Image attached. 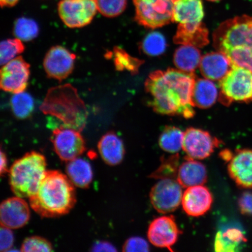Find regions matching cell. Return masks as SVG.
Wrapping results in <instances>:
<instances>
[{
    "label": "cell",
    "mask_w": 252,
    "mask_h": 252,
    "mask_svg": "<svg viewBox=\"0 0 252 252\" xmlns=\"http://www.w3.org/2000/svg\"><path fill=\"white\" fill-rule=\"evenodd\" d=\"M218 97V89L212 80L206 78L196 79L192 94L194 107L210 108L216 103Z\"/></svg>",
    "instance_id": "23"
},
{
    "label": "cell",
    "mask_w": 252,
    "mask_h": 252,
    "mask_svg": "<svg viewBox=\"0 0 252 252\" xmlns=\"http://www.w3.org/2000/svg\"><path fill=\"white\" fill-rule=\"evenodd\" d=\"M44 114L55 116L65 127L83 130L86 126L88 112L76 88L70 84L50 88L42 105Z\"/></svg>",
    "instance_id": "3"
},
{
    "label": "cell",
    "mask_w": 252,
    "mask_h": 252,
    "mask_svg": "<svg viewBox=\"0 0 252 252\" xmlns=\"http://www.w3.org/2000/svg\"><path fill=\"white\" fill-rule=\"evenodd\" d=\"M213 197L209 189L203 185L188 188L183 194V209L189 216L198 217L210 210Z\"/></svg>",
    "instance_id": "16"
},
{
    "label": "cell",
    "mask_w": 252,
    "mask_h": 252,
    "mask_svg": "<svg viewBox=\"0 0 252 252\" xmlns=\"http://www.w3.org/2000/svg\"><path fill=\"white\" fill-rule=\"evenodd\" d=\"M176 180L182 187L185 188L203 185L207 181L206 166L202 163L187 157L179 167Z\"/></svg>",
    "instance_id": "20"
},
{
    "label": "cell",
    "mask_w": 252,
    "mask_h": 252,
    "mask_svg": "<svg viewBox=\"0 0 252 252\" xmlns=\"http://www.w3.org/2000/svg\"><path fill=\"white\" fill-rule=\"evenodd\" d=\"M213 45L223 53L232 50L252 53V17L238 16L223 22L214 31Z\"/></svg>",
    "instance_id": "5"
},
{
    "label": "cell",
    "mask_w": 252,
    "mask_h": 252,
    "mask_svg": "<svg viewBox=\"0 0 252 252\" xmlns=\"http://www.w3.org/2000/svg\"><path fill=\"white\" fill-rule=\"evenodd\" d=\"M234 64L225 53L217 51L205 55L199 65L204 78L213 81H220L228 73Z\"/></svg>",
    "instance_id": "18"
},
{
    "label": "cell",
    "mask_w": 252,
    "mask_h": 252,
    "mask_svg": "<svg viewBox=\"0 0 252 252\" xmlns=\"http://www.w3.org/2000/svg\"><path fill=\"white\" fill-rule=\"evenodd\" d=\"M165 37L158 32L148 34L141 44V48L145 54L150 56H158L166 49Z\"/></svg>",
    "instance_id": "30"
},
{
    "label": "cell",
    "mask_w": 252,
    "mask_h": 252,
    "mask_svg": "<svg viewBox=\"0 0 252 252\" xmlns=\"http://www.w3.org/2000/svg\"><path fill=\"white\" fill-rule=\"evenodd\" d=\"M179 156L178 154H175L168 157H163L161 158V163L152 174L150 176L151 178L155 179H173L177 178L179 169Z\"/></svg>",
    "instance_id": "29"
},
{
    "label": "cell",
    "mask_w": 252,
    "mask_h": 252,
    "mask_svg": "<svg viewBox=\"0 0 252 252\" xmlns=\"http://www.w3.org/2000/svg\"><path fill=\"white\" fill-rule=\"evenodd\" d=\"M114 63L118 70H127L131 74H136L144 62L129 55L125 50L116 47L114 49Z\"/></svg>",
    "instance_id": "32"
},
{
    "label": "cell",
    "mask_w": 252,
    "mask_h": 252,
    "mask_svg": "<svg viewBox=\"0 0 252 252\" xmlns=\"http://www.w3.org/2000/svg\"><path fill=\"white\" fill-rule=\"evenodd\" d=\"M97 147L100 156L108 165H117L124 158V144L121 138L113 132L103 135Z\"/></svg>",
    "instance_id": "22"
},
{
    "label": "cell",
    "mask_w": 252,
    "mask_h": 252,
    "mask_svg": "<svg viewBox=\"0 0 252 252\" xmlns=\"http://www.w3.org/2000/svg\"><path fill=\"white\" fill-rule=\"evenodd\" d=\"M45 157L32 151L14 162L9 172V185L18 197L32 196L38 190L46 172Z\"/></svg>",
    "instance_id": "4"
},
{
    "label": "cell",
    "mask_w": 252,
    "mask_h": 252,
    "mask_svg": "<svg viewBox=\"0 0 252 252\" xmlns=\"http://www.w3.org/2000/svg\"><path fill=\"white\" fill-rule=\"evenodd\" d=\"M123 250L127 252H149L150 246L144 239L135 236L126 241Z\"/></svg>",
    "instance_id": "36"
},
{
    "label": "cell",
    "mask_w": 252,
    "mask_h": 252,
    "mask_svg": "<svg viewBox=\"0 0 252 252\" xmlns=\"http://www.w3.org/2000/svg\"><path fill=\"white\" fill-rule=\"evenodd\" d=\"M11 104L14 115L21 119L29 117L34 108L33 97L25 91L14 94L12 97Z\"/></svg>",
    "instance_id": "28"
},
{
    "label": "cell",
    "mask_w": 252,
    "mask_h": 252,
    "mask_svg": "<svg viewBox=\"0 0 252 252\" xmlns=\"http://www.w3.org/2000/svg\"><path fill=\"white\" fill-rule=\"evenodd\" d=\"M201 57L200 50L190 45H182L173 56V63L178 70L187 73H194L199 67Z\"/></svg>",
    "instance_id": "24"
},
{
    "label": "cell",
    "mask_w": 252,
    "mask_h": 252,
    "mask_svg": "<svg viewBox=\"0 0 252 252\" xmlns=\"http://www.w3.org/2000/svg\"><path fill=\"white\" fill-rule=\"evenodd\" d=\"M135 20L148 28L162 27L172 22L175 0H133Z\"/></svg>",
    "instance_id": "7"
},
{
    "label": "cell",
    "mask_w": 252,
    "mask_h": 252,
    "mask_svg": "<svg viewBox=\"0 0 252 252\" xmlns=\"http://www.w3.org/2000/svg\"><path fill=\"white\" fill-rule=\"evenodd\" d=\"M96 1L100 14L106 17L114 18L124 12L127 0H96Z\"/></svg>",
    "instance_id": "34"
},
{
    "label": "cell",
    "mask_w": 252,
    "mask_h": 252,
    "mask_svg": "<svg viewBox=\"0 0 252 252\" xmlns=\"http://www.w3.org/2000/svg\"><path fill=\"white\" fill-rule=\"evenodd\" d=\"M73 183L58 171H46L36 193L30 197V206L45 218L67 214L76 203Z\"/></svg>",
    "instance_id": "2"
},
{
    "label": "cell",
    "mask_w": 252,
    "mask_h": 252,
    "mask_svg": "<svg viewBox=\"0 0 252 252\" xmlns=\"http://www.w3.org/2000/svg\"><path fill=\"white\" fill-rule=\"evenodd\" d=\"M220 154L222 159L227 160V161H229V160L232 158L233 156L232 154L228 150L223 151Z\"/></svg>",
    "instance_id": "42"
},
{
    "label": "cell",
    "mask_w": 252,
    "mask_h": 252,
    "mask_svg": "<svg viewBox=\"0 0 252 252\" xmlns=\"http://www.w3.org/2000/svg\"><path fill=\"white\" fill-rule=\"evenodd\" d=\"M204 16L201 0H175L172 14L173 23L198 25L202 23Z\"/></svg>",
    "instance_id": "19"
},
{
    "label": "cell",
    "mask_w": 252,
    "mask_h": 252,
    "mask_svg": "<svg viewBox=\"0 0 252 252\" xmlns=\"http://www.w3.org/2000/svg\"><path fill=\"white\" fill-rule=\"evenodd\" d=\"M1 175L4 174L7 171V158L5 154L1 151Z\"/></svg>",
    "instance_id": "40"
},
{
    "label": "cell",
    "mask_w": 252,
    "mask_h": 252,
    "mask_svg": "<svg viewBox=\"0 0 252 252\" xmlns=\"http://www.w3.org/2000/svg\"><path fill=\"white\" fill-rule=\"evenodd\" d=\"M97 10L96 0H61L58 12L66 26L83 28L93 20Z\"/></svg>",
    "instance_id": "8"
},
{
    "label": "cell",
    "mask_w": 252,
    "mask_h": 252,
    "mask_svg": "<svg viewBox=\"0 0 252 252\" xmlns=\"http://www.w3.org/2000/svg\"><path fill=\"white\" fill-rule=\"evenodd\" d=\"M23 198L15 197L2 201L0 207L1 224L10 229L23 227L29 221V206Z\"/></svg>",
    "instance_id": "15"
},
{
    "label": "cell",
    "mask_w": 252,
    "mask_h": 252,
    "mask_svg": "<svg viewBox=\"0 0 252 252\" xmlns=\"http://www.w3.org/2000/svg\"><path fill=\"white\" fill-rule=\"evenodd\" d=\"M93 252H116V249L110 242L106 241H98L93 245Z\"/></svg>",
    "instance_id": "39"
},
{
    "label": "cell",
    "mask_w": 252,
    "mask_h": 252,
    "mask_svg": "<svg viewBox=\"0 0 252 252\" xmlns=\"http://www.w3.org/2000/svg\"><path fill=\"white\" fill-rule=\"evenodd\" d=\"M0 238V250L2 252L9 251L14 242L13 233L10 228L1 225Z\"/></svg>",
    "instance_id": "37"
},
{
    "label": "cell",
    "mask_w": 252,
    "mask_h": 252,
    "mask_svg": "<svg viewBox=\"0 0 252 252\" xmlns=\"http://www.w3.org/2000/svg\"><path fill=\"white\" fill-rule=\"evenodd\" d=\"M240 212L244 215L252 216V193L246 191L239 198Z\"/></svg>",
    "instance_id": "38"
},
{
    "label": "cell",
    "mask_w": 252,
    "mask_h": 252,
    "mask_svg": "<svg viewBox=\"0 0 252 252\" xmlns=\"http://www.w3.org/2000/svg\"><path fill=\"white\" fill-rule=\"evenodd\" d=\"M219 101L229 106L234 102H252V71L234 65L220 81Z\"/></svg>",
    "instance_id": "6"
},
{
    "label": "cell",
    "mask_w": 252,
    "mask_h": 252,
    "mask_svg": "<svg viewBox=\"0 0 252 252\" xmlns=\"http://www.w3.org/2000/svg\"><path fill=\"white\" fill-rule=\"evenodd\" d=\"M208 1H220V0H208Z\"/></svg>",
    "instance_id": "43"
},
{
    "label": "cell",
    "mask_w": 252,
    "mask_h": 252,
    "mask_svg": "<svg viewBox=\"0 0 252 252\" xmlns=\"http://www.w3.org/2000/svg\"><path fill=\"white\" fill-rule=\"evenodd\" d=\"M220 142L209 132L201 129L188 128L184 132L182 149L187 157L194 159H204L209 157Z\"/></svg>",
    "instance_id": "11"
},
{
    "label": "cell",
    "mask_w": 252,
    "mask_h": 252,
    "mask_svg": "<svg viewBox=\"0 0 252 252\" xmlns=\"http://www.w3.org/2000/svg\"><path fill=\"white\" fill-rule=\"evenodd\" d=\"M182 186L177 180L165 179L159 180L151 189V203L158 212L167 214L174 212L182 201Z\"/></svg>",
    "instance_id": "9"
},
{
    "label": "cell",
    "mask_w": 252,
    "mask_h": 252,
    "mask_svg": "<svg viewBox=\"0 0 252 252\" xmlns=\"http://www.w3.org/2000/svg\"><path fill=\"white\" fill-rule=\"evenodd\" d=\"M181 233L174 217L162 216L154 219L150 223L147 236L151 243L155 247L172 251V247L177 242Z\"/></svg>",
    "instance_id": "13"
},
{
    "label": "cell",
    "mask_w": 252,
    "mask_h": 252,
    "mask_svg": "<svg viewBox=\"0 0 252 252\" xmlns=\"http://www.w3.org/2000/svg\"><path fill=\"white\" fill-rule=\"evenodd\" d=\"M245 241L243 233L237 228H229L224 231H220L216 236L214 250L220 252L238 251Z\"/></svg>",
    "instance_id": "26"
},
{
    "label": "cell",
    "mask_w": 252,
    "mask_h": 252,
    "mask_svg": "<svg viewBox=\"0 0 252 252\" xmlns=\"http://www.w3.org/2000/svg\"><path fill=\"white\" fill-rule=\"evenodd\" d=\"M21 251L25 252H49L53 251V247L47 239L38 236H33L25 239Z\"/></svg>",
    "instance_id": "35"
},
{
    "label": "cell",
    "mask_w": 252,
    "mask_h": 252,
    "mask_svg": "<svg viewBox=\"0 0 252 252\" xmlns=\"http://www.w3.org/2000/svg\"><path fill=\"white\" fill-rule=\"evenodd\" d=\"M30 65L22 57H17L1 69V88L5 92L13 94L25 91L30 75Z\"/></svg>",
    "instance_id": "12"
},
{
    "label": "cell",
    "mask_w": 252,
    "mask_h": 252,
    "mask_svg": "<svg viewBox=\"0 0 252 252\" xmlns=\"http://www.w3.org/2000/svg\"><path fill=\"white\" fill-rule=\"evenodd\" d=\"M19 0H0V4L2 7H11L18 2Z\"/></svg>",
    "instance_id": "41"
},
{
    "label": "cell",
    "mask_w": 252,
    "mask_h": 252,
    "mask_svg": "<svg viewBox=\"0 0 252 252\" xmlns=\"http://www.w3.org/2000/svg\"><path fill=\"white\" fill-rule=\"evenodd\" d=\"M38 25L32 19L20 18L15 21L14 32L17 38L28 42L36 38L39 34Z\"/></svg>",
    "instance_id": "31"
},
{
    "label": "cell",
    "mask_w": 252,
    "mask_h": 252,
    "mask_svg": "<svg viewBox=\"0 0 252 252\" xmlns=\"http://www.w3.org/2000/svg\"><path fill=\"white\" fill-rule=\"evenodd\" d=\"M173 42L182 45L203 47L209 43V31L204 24H179Z\"/></svg>",
    "instance_id": "21"
},
{
    "label": "cell",
    "mask_w": 252,
    "mask_h": 252,
    "mask_svg": "<svg viewBox=\"0 0 252 252\" xmlns=\"http://www.w3.org/2000/svg\"><path fill=\"white\" fill-rule=\"evenodd\" d=\"M230 177L239 187L252 189V150L236 151L229 160Z\"/></svg>",
    "instance_id": "17"
},
{
    "label": "cell",
    "mask_w": 252,
    "mask_h": 252,
    "mask_svg": "<svg viewBox=\"0 0 252 252\" xmlns=\"http://www.w3.org/2000/svg\"><path fill=\"white\" fill-rule=\"evenodd\" d=\"M76 58L73 53L62 46L52 47L44 59L43 66L50 78L62 81L71 74Z\"/></svg>",
    "instance_id": "14"
},
{
    "label": "cell",
    "mask_w": 252,
    "mask_h": 252,
    "mask_svg": "<svg viewBox=\"0 0 252 252\" xmlns=\"http://www.w3.org/2000/svg\"><path fill=\"white\" fill-rule=\"evenodd\" d=\"M66 172L69 179L78 188H87L93 181L92 167L86 159L77 158L68 161Z\"/></svg>",
    "instance_id": "25"
},
{
    "label": "cell",
    "mask_w": 252,
    "mask_h": 252,
    "mask_svg": "<svg viewBox=\"0 0 252 252\" xmlns=\"http://www.w3.org/2000/svg\"><path fill=\"white\" fill-rule=\"evenodd\" d=\"M25 50L23 41L18 38L2 41L0 46V63L1 65L17 58Z\"/></svg>",
    "instance_id": "33"
},
{
    "label": "cell",
    "mask_w": 252,
    "mask_h": 252,
    "mask_svg": "<svg viewBox=\"0 0 252 252\" xmlns=\"http://www.w3.org/2000/svg\"><path fill=\"white\" fill-rule=\"evenodd\" d=\"M80 131L65 126L57 128L53 131V147L62 160L70 161L77 158L86 151V143Z\"/></svg>",
    "instance_id": "10"
},
{
    "label": "cell",
    "mask_w": 252,
    "mask_h": 252,
    "mask_svg": "<svg viewBox=\"0 0 252 252\" xmlns=\"http://www.w3.org/2000/svg\"><path fill=\"white\" fill-rule=\"evenodd\" d=\"M196 77L176 69L157 70L145 83L150 94V106L159 114L182 116L186 119L195 115L192 94Z\"/></svg>",
    "instance_id": "1"
},
{
    "label": "cell",
    "mask_w": 252,
    "mask_h": 252,
    "mask_svg": "<svg viewBox=\"0 0 252 252\" xmlns=\"http://www.w3.org/2000/svg\"><path fill=\"white\" fill-rule=\"evenodd\" d=\"M184 133L175 126H166L160 134L159 145L167 153L176 154L183 147Z\"/></svg>",
    "instance_id": "27"
}]
</instances>
